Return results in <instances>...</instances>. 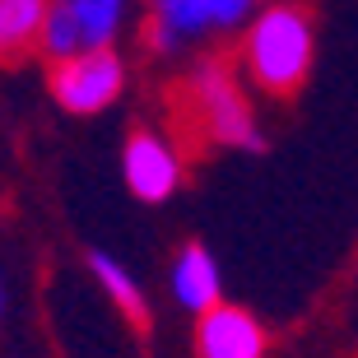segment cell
<instances>
[{
    "label": "cell",
    "instance_id": "obj_3",
    "mask_svg": "<svg viewBox=\"0 0 358 358\" xmlns=\"http://www.w3.org/2000/svg\"><path fill=\"white\" fill-rule=\"evenodd\" d=\"M191 112H196V117H205V126H210L214 140L261 149L256 126H252V112H247L242 93L233 89V80H228L219 66H205L196 75V84H191Z\"/></svg>",
    "mask_w": 358,
    "mask_h": 358
},
{
    "label": "cell",
    "instance_id": "obj_11",
    "mask_svg": "<svg viewBox=\"0 0 358 358\" xmlns=\"http://www.w3.org/2000/svg\"><path fill=\"white\" fill-rule=\"evenodd\" d=\"M159 5H163V0H159Z\"/></svg>",
    "mask_w": 358,
    "mask_h": 358
},
{
    "label": "cell",
    "instance_id": "obj_4",
    "mask_svg": "<svg viewBox=\"0 0 358 358\" xmlns=\"http://www.w3.org/2000/svg\"><path fill=\"white\" fill-rule=\"evenodd\" d=\"M196 354L200 358H266V331L252 312L214 303L200 312Z\"/></svg>",
    "mask_w": 358,
    "mask_h": 358
},
{
    "label": "cell",
    "instance_id": "obj_8",
    "mask_svg": "<svg viewBox=\"0 0 358 358\" xmlns=\"http://www.w3.org/2000/svg\"><path fill=\"white\" fill-rule=\"evenodd\" d=\"M93 275L103 279V289L112 293V303L126 312V321H131L135 331H149V303H145V293L135 289V279L126 275L112 256H93Z\"/></svg>",
    "mask_w": 358,
    "mask_h": 358
},
{
    "label": "cell",
    "instance_id": "obj_7",
    "mask_svg": "<svg viewBox=\"0 0 358 358\" xmlns=\"http://www.w3.org/2000/svg\"><path fill=\"white\" fill-rule=\"evenodd\" d=\"M173 284H177V298H182L186 307H196V312H205V307L219 303V270H214L210 252H205V247H196V242L182 252Z\"/></svg>",
    "mask_w": 358,
    "mask_h": 358
},
{
    "label": "cell",
    "instance_id": "obj_9",
    "mask_svg": "<svg viewBox=\"0 0 358 358\" xmlns=\"http://www.w3.org/2000/svg\"><path fill=\"white\" fill-rule=\"evenodd\" d=\"M66 5L80 24V42L107 47V38L117 33V19H121V0H66Z\"/></svg>",
    "mask_w": 358,
    "mask_h": 358
},
{
    "label": "cell",
    "instance_id": "obj_2",
    "mask_svg": "<svg viewBox=\"0 0 358 358\" xmlns=\"http://www.w3.org/2000/svg\"><path fill=\"white\" fill-rule=\"evenodd\" d=\"M52 93L70 112H98L121 93V61L107 47L61 56V66L52 70Z\"/></svg>",
    "mask_w": 358,
    "mask_h": 358
},
{
    "label": "cell",
    "instance_id": "obj_6",
    "mask_svg": "<svg viewBox=\"0 0 358 358\" xmlns=\"http://www.w3.org/2000/svg\"><path fill=\"white\" fill-rule=\"evenodd\" d=\"M42 14L47 0H0V61L19 66L42 42Z\"/></svg>",
    "mask_w": 358,
    "mask_h": 358
},
{
    "label": "cell",
    "instance_id": "obj_1",
    "mask_svg": "<svg viewBox=\"0 0 358 358\" xmlns=\"http://www.w3.org/2000/svg\"><path fill=\"white\" fill-rule=\"evenodd\" d=\"M247 66H252V80L275 98L298 93V84L307 80V66H312L307 14L293 5H275L261 14L252 28V42H247Z\"/></svg>",
    "mask_w": 358,
    "mask_h": 358
},
{
    "label": "cell",
    "instance_id": "obj_5",
    "mask_svg": "<svg viewBox=\"0 0 358 358\" xmlns=\"http://www.w3.org/2000/svg\"><path fill=\"white\" fill-rule=\"evenodd\" d=\"M126 182L140 200H168L177 186V159L159 135L135 131L126 145Z\"/></svg>",
    "mask_w": 358,
    "mask_h": 358
},
{
    "label": "cell",
    "instance_id": "obj_10",
    "mask_svg": "<svg viewBox=\"0 0 358 358\" xmlns=\"http://www.w3.org/2000/svg\"><path fill=\"white\" fill-rule=\"evenodd\" d=\"M42 42H47L52 56H75L80 52V24H75V14H70L66 0L47 5V14H42Z\"/></svg>",
    "mask_w": 358,
    "mask_h": 358
}]
</instances>
